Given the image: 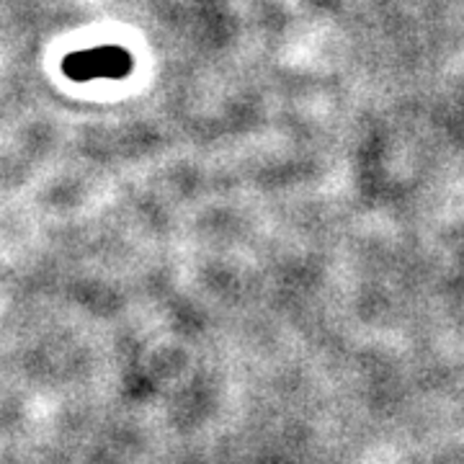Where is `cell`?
Here are the masks:
<instances>
[{
	"mask_svg": "<svg viewBox=\"0 0 464 464\" xmlns=\"http://www.w3.org/2000/svg\"><path fill=\"white\" fill-rule=\"evenodd\" d=\"M132 54L116 44H101V47H91V50L70 52L63 57V72L75 83L121 81L132 72Z\"/></svg>",
	"mask_w": 464,
	"mask_h": 464,
	"instance_id": "obj_1",
	"label": "cell"
}]
</instances>
